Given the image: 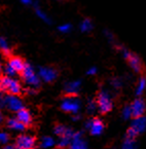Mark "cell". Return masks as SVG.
<instances>
[{"label":"cell","mask_w":146,"mask_h":149,"mask_svg":"<svg viewBox=\"0 0 146 149\" xmlns=\"http://www.w3.org/2000/svg\"><path fill=\"white\" fill-rule=\"evenodd\" d=\"M0 51L3 54H9V52H10L9 43L4 37H0Z\"/></svg>","instance_id":"7402d4cb"},{"label":"cell","mask_w":146,"mask_h":149,"mask_svg":"<svg viewBox=\"0 0 146 149\" xmlns=\"http://www.w3.org/2000/svg\"><path fill=\"white\" fill-rule=\"evenodd\" d=\"M89 132L91 134L94 136H99L103 133L104 131V123H102L100 118H94L91 121V125H89Z\"/></svg>","instance_id":"30bf717a"},{"label":"cell","mask_w":146,"mask_h":149,"mask_svg":"<svg viewBox=\"0 0 146 149\" xmlns=\"http://www.w3.org/2000/svg\"><path fill=\"white\" fill-rule=\"evenodd\" d=\"M66 131H67V127H66L65 125H60V123L56 125L54 130V134L57 135V136H59V137L64 136V135H65V133H66Z\"/></svg>","instance_id":"cb8c5ba5"},{"label":"cell","mask_w":146,"mask_h":149,"mask_svg":"<svg viewBox=\"0 0 146 149\" xmlns=\"http://www.w3.org/2000/svg\"><path fill=\"white\" fill-rule=\"evenodd\" d=\"M7 64H8L10 67H13L17 73H22L23 69L25 68V65H26V63L19 57H11L10 59L8 60V63Z\"/></svg>","instance_id":"4fadbf2b"},{"label":"cell","mask_w":146,"mask_h":149,"mask_svg":"<svg viewBox=\"0 0 146 149\" xmlns=\"http://www.w3.org/2000/svg\"><path fill=\"white\" fill-rule=\"evenodd\" d=\"M35 13H36L37 17L41 21H43V22H45V23H50V17H48V13H46L43 9H41L40 7H38V6H35Z\"/></svg>","instance_id":"ffe728a7"},{"label":"cell","mask_w":146,"mask_h":149,"mask_svg":"<svg viewBox=\"0 0 146 149\" xmlns=\"http://www.w3.org/2000/svg\"><path fill=\"white\" fill-rule=\"evenodd\" d=\"M119 51L122 53V57L128 61L129 63L130 67L135 71L136 73H140L142 71V62L141 59L138 57L137 55L135 54L131 53V52L128 49V48L124 47V46H120L119 47Z\"/></svg>","instance_id":"3957f363"},{"label":"cell","mask_w":146,"mask_h":149,"mask_svg":"<svg viewBox=\"0 0 146 149\" xmlns=\"http://www.w3.org/2000/svg\"><path fill=\"white\" fill-rule=\"evenodd\" d=\"M5 74L7 75V76H15V74H17V72H15V70L13 68V67H10V66L7 64L6 66H5Z\"/></svg>","instance_id":"83f0119b"},{"label":"cell","mask_w":146,"mask_h":149,"mask_svg":"<svg viewBox=\"0 0 146 149\" xmlns=\"http://www.w3.org/2000/svg\"><path fill=\"white\" fill-rule=\"evenodd\" d=\"M131 109H132V115H133L134 118L135 117L143 116L146 111V105L143 99L137 98L136 100H134V102L131 104Z\"/></svg>","instance_id":"52a82bcc"},{"label":"cell","mask_w":146,"mask_h":149,"mask_svg":"<svg viewBox=\"0 0 146 149\" xmlns=\"http://www.w3.org/2000/svg\"><path fill=\"white\" fill-rule=\"evenodd\" d=\"M122 118L126 119V120H128V119H130L131 117H133V115H132L131 105H126V106H124V107L122 108Z\"/></svg>","instance_id":"603a6c76"},{"label":"cell","mask_w":146,"mask_h":149,"mask_svg":"<svg viewBox=\"0 0 146 149\" xmlns=\"http://www.w3.org/2000/svg\"><path fill=\"white\" fill-rule=\"evenodd\" d=\"M96 107H98V106H97V101H95V100H89V101L87 102V111L89 112H94Z\"/></svg>","instance_id":"4316f807"},{"label":"cell","mask_w":146,"mask_h":149,"mask_svg":"<svg viewBox=\"0 0 146 149\" xmlns=\"http://www.w3.org/2000/svg\"><path fill=\"white\" fill-rule=\"evenodd\" d=\"M3 120V116H2V114H1V112H0V123H2Z\"/></svg>","instance_id":"d590c367"},{"label":"cell","mask_w":146,"mask_h":149,"mask_svg":"<svg viewBox=\"0 0 146 149\" xmlns=\"http://www.w3.org/2000/svg\"><path fill=\"white\" fill-rule=\"evenodd\" d=\"M105 36H106L107 38H108V40L110 42H112L113 41V39H114V37H113V34H112L110 31H108V30H106L105 31Z\"/></svg>","instance_id":"4dcf8cb0"},{"label":"cell","mask_w":146,"mask_h":149,"mask_svg":"<svg viewBox=\"0 0 146 149\" xmlns=\"http://www.w3.org/2000/svg\"><path fill=\"white\" fill-rule=\"evenodd\" d=\"M17 149H19V148H17Z\"/></svg>","instance_id":"74e56055"},{"label":"cell","mask_w":146,"mask_h":149,"mask_svg":"<svg viewBox=\"0 0 146 149\" xmlns=\"http://www.w3.org/2000/svg\"><path fill=\"white\" fill-rule=\"evenodd\" d=\"M81 82L79 80L69 81L65 86V93L66 96H76L77 93L80 90Z\"/></svg>","instance_id":"8fae6325"},{"label":"cell","mask_w":146,"mask_h":149,"mask_svg":"<svg viewBox=\"0 0 146 149\" xmlns=\"http://www.w3.org/2000/svg\"><path fill=\"white\" fill-rule=\"evenodd\" d=\"M82 133H75L72 138V142L70 145V149H87V144L81 139Z\"/></svg>","instance_id":"7c38bea8"},{"label":"cell","mask_w":146,"mask_h":149,"mask_svg":"<svg viewBox=\"0 0 146 149\" xmlns=\"http://www.w3.org/2000/svg\"><path fill=\"white\" fill-rule=\"evenodd\" d=\"M3 105H5V98H3L2 95L0 94V108L2 107Z\"/></svg>","instance_id":"836d02e7"},{"label":"cell","mask_w":146,"mask_h":149,"mask_svg":"<svg viewBox=\"0 0 146 149\" xmlns=\"http://www.w3.org/2000/svg\"><path fill=\"white\" fill-rule=\"evenodd\" d=\"M97 106L101 113L106 114L110 112L113 108V102L111 100V96L107 91H101L97 97Z\"/></svg>","instance_id":"7a4b0ae2"},{"label":"cell","mask_w":146,"mask_h":149,"mask_svg":"<svg viewBox=\"0 0 146 149\" xmlns=\"http://www.w3.org/2000/svg\"><path fill=\"white\" fill-rule=\"evenodd\" d=\"M41 147L42 148H48L54 145V140L50 137H43L41 140Z\"/></svg>","instance_id":"d4e9b609"},{"label":"cell","mask_w":146,"mask_h":149,"mask_svg":"<svg viewBox=\"0 0 146 149\" xmlns=\"http://www.w3.org/2000/svg\"><path fill=\"white\" fill-rule=\"evenodd\" d=\"M0 71H1V64H0Z\"/></svg>","instance_id":"8d00e7d4"},{"label":"cell","mask_w":146,"mask_h":149,"mask_svg":"<svg viewBox=\"0 0 146 149\" xmlns=\"http://www.w3.org/2000/svg\"><path fill=\"white\" fill-rule=\"evenodd\" d=\"M20 1L24 5H32L33 4V1H32V0H20Z\"/></svg>","instance_id":"d6a6232c"},{"label":"cell","mask_w":146,"mask_h":149,"mask_svg":"<svg viewBox=\"0 0 146 149\" xmlns=\"http://www.w3.org/2000/svg\"><path fill=\"white\" fill-rule=\"evenodd\" d=\"M122 84V82L119 78H113L111 80V86H113L114 88H116V90H117V88H120Z\"/></svg>","instance_id":"f546056e"},{"label":"cell","mask_w":146,"mask_h":149,"mask_svg":"<svg viewBox=\"0 0 146 149\" xmlns=\"http://www.w3.org/2000/svg\"><path fill=\"white\" fill-rule=\"evenodd\" d=\"M146 130V117L140 116L135 117L134 120L132 121L129 130L126 131V138H134L136 139L140 134L144 133Z\"/></svg>","instance_id":"6da1fadb"},{"label":"cell","mask_w":146,"mask_h":149,"mask_svg":"<svg viewBox=\"0 0 146 149\" xmlns=\"http://www.w3.org/2000/svg\"><path fill=\"white\" fill-rule=\"evenodd\" d=\"M10 81H11V77L10 76H7V75H6V76H1V77H0V92L7 93Z\"/></svg>","instance_id":"ac0fdd59"},{"label":"cell","mask_w":146,"mask_h":149,"mask_svg":"<svg viewBox=\"0 0 146 149\" xmlns=\"http://www.w3.org/2000/svg\"><path fill=\"white\" fill-rule=\"evenodd\" d=\"M146 90V77H140L139 80H138L137 82V86H136V95H137L138 97L142 96V94H143L144 92H145Z\"/></svg>","instance_id":"e0dca14e"},{"label":"cell","mask_w":146,"mask_h":149,"mask_svg":"<svg viewBox=\"0 0 146 149\" xmlns=\"http://www.w3.org/2000/svg\"><path fill=\"white\" fill-rule=\"evenodd\" d=\"M7 125L15 131H24L26 129V125L17 118H8L7 119Z\"/></svg>","instance_id":"2e32d148"},{"label":"cell","mask_w":146,"mask_h":149,"mask_svg":"<svg viewBox=\"0 0 146 149\" xmlns=\"http://www.w3.org/2000/svg\"><path fill=\"white\" fill-rule=\"evenodd\" d=\"M80 108V103L76 96H66L65 100L61 105V109L66 112L76 114Z\"/></svg>","instance_id":"5b68a950"},{"label":"cell","mask_w":146,"mask_h":149,"mask_svg":"<svg viewBox=\"0 0 146 149\" xmlns=\"http://www.w3.org/2000/svg\"><path fill=\"white\" fill-rule=\"evenodd\" d=\"M9 140V135L6 133H0V144H5Z\"/></svg>","instance_id":"f1b7e54d"},{"label":"cell","mask_w":146,"mask_h":149,"mask_svg":"<svg viewBox=\"0 0 146 149\" xmlns=\"http://www.w3.org/2000/svg\"><path fill=\"white\" fill-rule=\"evenodd\" d=\"M36 139L29 135H20L15 140V147L19 149H35Z\"/></svg>","instance_id":"8992f818"},{"label":"cell","mask_w":146,"mask_h":149,"mask_svg":"<svg viewBox=\"0 0 146 149\" xmlns=\"http://www.w3.org/2000/svg\"><path fill=\"white\" fill-rule=\"evenodd\" d=\"M80 30L82 32H89V31L93 29V23L89 19H85L82 22L80 23V26H79Z\"/></svg>","instance_id":"44dd1931"},{"label":"cell","mask_w":146,"mask_h":149,"mask_svg":"<svg viewBox=\"0 0 146 149\" xmlns=\"http://www.w3.org/2000/svg\"><path fill=\"white\" fill-rule=\"evenodd\" d=\"M87 73L89 75H95L97 73V68H96V67H91V68L87 70Z\"/></svg>","instance_id":"1f68e13d"},{"label":"cell","mask_w":146,"mask_h":149,"mask_svg":"<svg viewBox=\"0 0 146 149\" xmlns=\"http://www.w3.org/2000/svg\"><path fill=\"white\" fill-rule=\"evenodd\" d=\"M122 149H137V141L134 138H126L124 139L122 143Z\"/></svg>","instance_id":"d6986e66"},{"label":"cell","mask_w":146,"mask_h":149,"mask_svg":"<svg viewBox=\"0 0 146 149\" xmlns=\"http://www.w3.org/2000/svg\"><path fill=\"white\" fill-rule=\"evenodd\" d=\"M59 31L61 33H64V34H66V33H69L70 31H71L72 29V26L70 24H68V23H66V24H62L59 26Z\"/></svg>","instance_id":"484cf974"},{"label":"cell","mask_w":146,"mask_h":149,"mask_svg":"<svg viewBox=\"0 0 146 149\" xmlns=\"http://www.w3.org/2000/svg\"><path fill=\"white\" fill-rule=\"evenodd\" d=\"M38 75L42 80L46 81V82H52L57 78L58 72L57 70H54V68H50V67H41L38 71Z\"/></svg>","instance_id":"9c48e42d"},{"label":"cell","mask_w":146,"mask_h":149,"mask_svg":"<svg viewBox=\"0 0 146 149\" xmlns=\"http://www.w3.org/2000/svg\"><path fill=\"white\" fill-rule=\"evenodd\" d=\"M21 74H22V77L25 80V82L28 84L30 86H33V88L39 86L40 77L35 73L34 69H33V67L31 65L26 64V65H25V68L23 69Z\"/></svg>","instance_id":"277c9868"},{"label":"cell","mask_w":146,"mask_h":149,"mask_svg":"<svg viewBox=\"0 0 146 149\" xmlns=\"http://www.w3.org/2000/svg\"><path fill=\"white\" fill-rule=\"evenodd\" d=\"M73 135H74L73 131L70 129H67L65 135L61 137V140H60V142H59L60 148H65V147L69 146V144L72 141V138H73Z\"/></svg>","instance_id":"9a60e30c"},{"label":"cell","mask_w":146,"mask_h":149,"mask_svg":"<svg viewBox=\"0 0 146 149\" xmlns=\"http://www.w3.org/2000/svg\"><path fill=\"white\" fill-rule=\"evenodd\" d=\"M79 118H80V116H79V115H76V116L73 117V120H77V119H79Z\"/></svg>","instance_id":"e575fe53"},{"label":"cell","mask_w":146,"mask_h":149,"mask_svg":"<svg viewBox=\"0 0 146 149\" xmlns=\"http://www.w3.org/2000/svg\"><path fill=\"white\" fill-rule=\"evenodd\" d=\"M17 113V118L20 121H22L26 127H30L31 123H32V117H31L30 112L27 109H25V108H23V109L19 110Z\"/></svg>","instance_id":"5bb4252c"},{"label":"cell","mask_w":146,"mask_h":149,"mask_svg":"<svg viewBox=\"0 0 146 149\" xmlns=\"http://www.w3.org/2000/svg\"><path fill=\"white\" fill-rule=\"evenodd\" d=\"M5 106H6L10 111H13V112H17L19 110L24 108L23 102L21 101L15 95H8V96L5 98Z\"/></svg>","instance_id":"ba28073f"}]
</instances>
